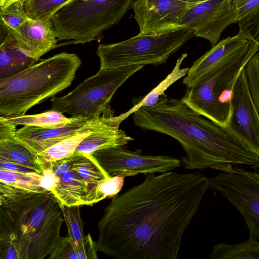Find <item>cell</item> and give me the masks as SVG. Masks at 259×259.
I'll use <instances>...</instances> for the list:
<instances>
[{
    "label": "cell",
    "mask_w": 259,
    "mask_h": 259,
    "mask_svg": "<svg viewBox=\"0 0 259 259\" xmlns=\"http://www.w3.org/2000/svg\"><path fill=\"white\" fill-rule=\"evenodd\" d=\"M208 182L199 172L148 174L105 208L97 250L117 259L178 258Z\"/></svg>",
    "instance_id": "6da1fadb"
},
{
    "label": "cell",
    "mask_w": 259,
    "mask_h": 259,
    "mask_svg": "<svg viewBox=\"0 0 259 259\" xmlns=\"http://www.w3.org/2000/svg\"><path fill=\"white\" fill-rule=\"evenodd\" d=\"M133 120L145 131L177 140L185 151L182 160L187 169L212 168L220 164L259 168V156L245 149L224 127L203 118L182 99L162 95L154 106L134 112Z\"/></svg>",
    "instance_id": "7a4b0ae2"
},
{
    "label": "cell",
    "mask_w": 259,
    "mask_h": 259,
    "mask_svg": "<svg viewBox=\"0 0 259 259\" xmlns=\"http://www.w3.org/2000/svg\"><path fill=\"white\" fill-rule=\"evenodd\" d=\"M64 219L51 191H33L0 182V240L11 242L19 259H42L60 237Z\"/></svg>",
    "instance_id": "3957f363"
},
{
    "label": "cell",
    "mask_w": 259,
    "mask_h": 259,
    "mask_svg": "<svg viewBox=\"0 0 259 259\" xmlns=\"http://www.w3.org/2000/svg\"><path fill=\"white\" fill-rule=\"evenodd\" d=\"M81 64L77 55L62 52L0 79V115L24 114L69 87Z\"/></svg>",
    "instance_id": "277c9868"
},
{
    "label": "cell",
    "mask_w": 259,
    "mask_h": 259,
    "mask_svg": "<svg viewBox=\"0 0 259 259\" xmlns=\"http://www.w3.org/2000/svg\"><path fill=\"white\" fill-rule=\"evenodd\" d=\"M258 49V45L249 40L198 84L187 88L182 100L198 114L224 127L230 115L233 87Z\"/></svg>",
    "instance_id": "5b68a950"
},
{
    "label": "cell",
    "mask_w": 259,
    "mask_h": 259,
    "mask_svg": "<svg viewBox=\"0 0 259 259\" xmlns=\"http://www.w3.org/2000/svg\"><path fill=\"white\" fill-rule=\"evenodd\" d=\"M134 2L71 0L52 16V26L59 40L72 39L75 44L89 42L118 23Z\"/></svg>",
    "instance_id": "8992f818"
},
{
    "label": "cell",
    "mask_w": 259,
    "mask_h": 259,
    "mask_svg": "<svg viewBox=\"0 0 259 259\" xmlns=\"http://www.w3.org/2000/svg\"><path fill=\"white\" fill-rule=\"evenodd\" d=\"M193 36V29L177 26L158 33H139L114 44L99 45L97 54L100 69L165 63Z\"/></svg>",
    "instance_id": "52a82bcc"
},
{
    "label": "cell",
    "mask_w": 259,
    "mask_h": 259,
    "mask_svg": "<svg viewBox=\"0 0 259 259\" xmlns=\"http://www.w3.org/2000/svg\"><path fill=\"white\" fill-rule=\"evenodd\" d=\"M144 66L100 69L68 94L53 97L51 99V110L90 120L98 118L105 111L112 113L108 110H110L109 103L116 91Z\"/></svg>",
    "instance_id": "ba28073f"
},
{
    "label": "cell",
    "mask_w": 259,
    "mask_h": 259,
    "mask_svg": "<svg viewBox=\"0 0 259 259\" xmlns=\"http://www.w3.org/2000/svg\"><path fill=\"white\" fill-rule=\"evenodd\" d=\"M233 166H213L222 172L209 179L208 189L219 192L240 212L249 236L259 240V172Z\"/></svg>",
    "instance_id": "9c48e42d"
},
{
    "label": "cell",
    "mask_w": 259,
    "mask_h": 259,
    "mask_svg": "<svg viewBox=\"0 0 259 259\" xmlns=\"http://www.w3.org/2000/svg\"><path fill=\"white\" fill-rule=\"evenodd\" d=\"M244 68L233 87L230 115L224 127L243 148L259 156V115Z\"/></svg>",
    "instance_id": "30bf717a"
},
{
    "label": "cell",
    "mask_w": 259,
    "mask_h": 259,
    "mask_svg": "<svg viewBox=\"0 0 259 259\" xmlns=\"http://www.w3.org/2000/svg\"><path fill=\"white\" fill-rule=\"evenodd\" d=\"M141 151H132L119 146L100 149L91 155L110 177L162 173L181 165L178 158L166 155H143Z\"/></svg>",
    "instance_id": "8fae6325"
},
{
    "label": "cell",
    "mask_w": 259,
    "mask_h": 259,
    "mask_svg": "<svg viewBox=\"0 0 259 259\" xmlns=\"http://www.w3.org/2000/svg\"><path fill=\"white\" fill-rule=\"evenodd\" d=\"M237 22L230 0H207L190 7L177 25L193 29L195 36L208 40L213 47L225 29Z\"/></svg>",
    "instance_id": "7c38bea8"
},
{
    "label": "cell",
    "mask_w": 259,
    "mask_h": 259,
    "mask_svg": "<svg viewBox=\"0 0 259 259\" xmlns=\"http://www.w3.org/2000/svg\"><path fill=\"white\" fill-rule=\"evenodd\" d=\"M192 6L179 0H134L132 8L139 34L158 33L177 26Z\"/></svg>",
    "instance_id": "4fadbf2b"
},
{
    "label": "cell",
    "mask_w": 259,
    "mask_h": 259,
    "mask_svg": "<svg viewBox=\"0 0 259 259\" xmlns=\"http://www.w3.org/2000/svg\"><path fill=\"white\" fill-rule=\"evenodd\" d=\"M9 31L14 36L21 51L36 61L54 49L58 40L51 18L30 19L16 30Z\"/></svg>",
    "instance_id": "5bb4252c"
},
{
    "label": "cell",
    "mask_w": 259,
    "mask_h": 259,
    "mask_svg": "<svg viewBox=\"0 0 259 259\" xmlns=\"http://www.w3.org/2000/svg\"><path fill=\"white\" fill-rule=\"evenodd\" d=\"M71 117V121L62 127L42 128L24 125L17 130L13 138L36 155L76 134L91 121L85 118Z\"/></svg>",
    "instance_id": "9a60e30c"
},
{
    "label": "cell",
    "mask_w": 259,
    "mask_h": 259,
    "mask_svg": "<svg viewBox=\"0 0 259 259\" xmlns=\"http://www.w3.org/2000/svg\"><path fill=\"white\" fill-rule=\"evenodd\" d=\"M249 40L240 32L221 40L195 60L183 80L187 88L200 82L212 69L246 44Z\"/></svg>",
    "instance_id": "2e32d148"
},
{
    "label": "cell",
    "mask_w": 259,
    "mask_h": 259,
    "mask_svg": "<svg viewBox=\"0 0 259 259\" xmlns=\"http://www.w3.org/2000/svg\"><path fill=\"white\" fill-rule=\"evenodd\" d=\"M71 156L42 165L49 166L55 175L56 185L51 191L60 203L68 206L87 205V187L71 168Z\"/></svg>",
    "instance_id": "e0dca14e"
},
{
    "label": "cell",
    "mask_w": 259,
    "mask_h": 259,
    "mask_svg": "<svg viewBox=\"0 0 259 259\" xmlns=\"http://www.w3.org/2000/svg\"><path fill=\"white\" fill-rule=\"evenodd\" d=\"M133 140L124 131L109 123L103 115L94 120L92 132L82 140L74 153L91 155L100 149L123 146Z\"/></svg>",
    "instance_id": "ac0fdd59"
},
{
    "label": "cell",
    "mask_w": 259,
    "mask_h": 259,
    "mask_svg": "<svg viewBox=\"0 0 259 259\" xmlns=\"http://www.w3.org/2000/svg\"><path fill=\"white\" fill-rule=\"evenodd\" d=\"M70 167L87 186V205L95 203L98 185L100 182L110 177L91 154L74 153L71 156Z\"/></svg>",
    "instance_id": "d6986e66"
},
{
    "label": "cell",
    "mask_w": 259,
    "mask_h": 259,
    "mask_svg": "<svg viewBox=\"0 0 259 259\" xmlns=\"http://www.w3.org/2000/svg\"><path fill=\"white\" fill-rule=\"evenodd\" d=\"M187 54H183L179 58L171 72L165 79L161 81L155 88L143 97L139 102L135 104L127 111L114 116L108 117L109 123L114 126L119 127L120 123L131 114L134 113L142 107H151L155 105L161 96L165 94V91L174 83L179 79L185 76L189 68H181V66L187 57Z\"/></svg>",
    "instance_id": "ffe728a7"
},
{
    "label": "cell",
    "mask_w": 259,
    "mask_h": 259,
    "mask_svg": "<svg viewBox=\"0 0 259 259\" xmlns=\"http://www.w3.org/2000/svg\"><path fill=\"white\" fill-rule=\"evenodd\" d=\"M1 23L0 64L1 77L4 75L10 65L13 70H16L14 66L18 67L20 71L31 64L35 60L27 56L19 49L16 40L8 28ZM2 76V77H3ZM1 77V78H2Z\"/></svg>",
    "instance_id": "44dd1931"
},
{
    "label": "cell",
    "mask_w": 259,
    "mask_h": 259,
    "mask_svg": "<svg viewBox=\"0 0 259 259\" xmlns=\"http://www.w3.org/2000/svg\"><path fill=\"white\" fill-rule=\"evenodd\" d=\"M94 119L91 120L88 125L76 134L35 155V161L38 168L47 162L62 159L73 155L82 140L92 132Z\"/></svg>",
    "instance_id": "7402d4cb"
},
{
    "label": "cell",
    "mask_w": 259,
    "mask_h": 259,
    "mask_svg": "<svg viewBox=\"0 0 259 259\" xmlns=\"http://www.w3.org/2000/svg\"><path fill=\"white\" fill-rule=\"evenodd\" d=\"M95 242L88 234L84 243L76 245L69 235L61 237L52 250L49 258L51 259H97Z\"/></svg>",
    "instance_id": "603a6c76"
},
{
    "label": "cell",
    "mask_w": 259,
    "mask_h": 259,
    "mask_svg": "<svg viewBox=\"0 0 259 259\" xmlns=\"http://www.w3.org/2000/svg\"><path fill=\"white\" fill-rule=\"evenodd\" d=\"M211 259H259V241L250 237L244 242L232 244L219 243L213 246Z\"/></svg>",
    "instance_id": "cb8c5ba5"
},
{
    "label": "cell",
    "mask_w": 259,
    "mask_h": 259,
    "mask_svg": "<svg viewBox=\"0 0 259 259\" xmlns=\"http://www.w3.org/2000/svg\"><path fill=\"white\" fill-rule=\"evenodd\" d=\"M5 118L17 126L23 125L42 128L62 127L66 125L72 119L71 117L67 118L63 113L52 110L37 114H24L12 115Z\"/></svg>",
    "instance_id": "d4e9b609"
},
{
    "label": "cell",
    "mask_w": 259,
    "mask_h": 259,
    "mask_svg": "<svg viewBox=\"0 0 259 259\" xmlns=\"http://www.w3.org/2000/svg\"><path fill=\"white\" fill-rule=\"evenodd\" d=\"M35 155L14 138L0 141V161L16 163L41 172L35 161Z\"/></svg>",
    "instance_id": "484cf974"
},
{
    "label": "cell",
    "mask_w": 259,
    "mask_h": 259,
    "mask_svg": "<svg viewBox=\"0 0 259 259\" xmlns=\"http://www.w3.org/2000/svg\"><path fill=\"white\" fill-rule=\"evenodd\" d=\"M41 175L37 172H20L0 169V182L18 188L44 190L40 186Z\"/></svg>",
    "instance_id": "4316f807"
},
{
    "label": "cell",
    "mask_w": 259,
    "mask_h": 259,
    "mask_svg": "<svg viewBox=\"0 0 259 259\" xmlns=\"http://www.w3.org/2000/svg\"><path fill=\"white\" fill-rule=\"evenodd\" d=\"M71 0H25L24 6L27 16L33 20L51 18Z\"/></svg>",
    "instance_id": "83f0119b"
},
{
    "label": "cell",
    "mask_w": 259,
    "mask_h": 259,
    "mask_svg": "<svg viewBox=\"0 0 259 259\" xmlns=\"http://www.w3.org/2000/svg\"><path fill=\"white\" fill-rule=\"evenodd\" d=\"M80 205H66L60 203L64 220L67 225L68 235L76 245L84 243L85 236L83 232L81 219Z\"/></svg>",
    "instance_id": "f1b7e54d"
},
{
    "label": "cell",
    "mask_w": 259,
    "mask_h": 259,
    "mask_svg": "<svg viewBox=\"0 0 259 259\" xmlns=\"http://www.w3.org/2000/svg\"><path fill=\"white\" fill-rule=\"evenodd\" d=\"M25 1L16 0L1 7L0 22L9 30H16L30 19L24 8Z\"/></svg>",
    "instance_id": "f546056e"
},
{
    "label": "cell",
    "mask_w": 259,
    "mask_h": 259,
    "mask_svg": "<svg viewBox=\"0 0 259 259\" xmlns=\"http://www.w3.org/2000/svg\"><path fill=\"white\" fill-rule=\"evenodd\" d=\"M244 69L250 91L259 115V53L254 54Z\"/></svg>",
    "instance_id": "4dcf8cb0"
},
{
    "label": "cell",
    "mask_w": 259,
    "mask_h": 259,
    "mask_svg": "<svg viewBox=\"0 0 259 259\" xmlns=\"http://www.w3.org/2000/svg\"><path fill=\"white\" fill-rule=\"evenodd\" d=\"M239 30L259 46V6L239 21Z\"/></svg>",
    "instance_id": "1f68e13d"
},
{
    "label": "cell",
    "mask_w": 259,
    "mask_h": 259,
    "mask_svg": "<svg viewBox=\"0 0 259 259\" xmlns=\"http://www.w3.org/2000/svg\"><path fill=\"white\" fill-rule=\"evenodd\" d=\"M124 178L120 176L109 177L100 182L96 191L95 203L107 197H113L121 190Z\"/></svg>",
    "instance_id": "d6a6232c"
},
{
    "label": "cell",
    "mask_w": 259,
    "mask_h": 259,
    "mask_svg": "<svg viewBox=\"0 0 259 259\" xmlns=\"http://www.w3.org/2000/svg\"><path fill=\"white\" fill-rule=\"evenodd\" d=\"M238 22L259 6V0H230Z\"/></svg>",
    "instance_id": "836d02e7"
},
{
    "label": "cell",
    "mask_w": 259,
    "mask_h": 259,
    "mask_svg": "<svg viewBox=\"0 0 259 259\" xmlns=\"http://www.w3.org/2000/svg\"><path fill=\"white\" fill-rule=\"evenodd\" d=\"M17 125L7 120L5 117H0V141L12 139L17 131Z\"/></svg>",
    "instance_id": "e575fe53"
},
{
    "label": "cell",
    "mask_w": 259,
    "mask_h": 259,
    "mask_svg": "<svg viewBox=\"0 0 259 259\" xmlns=\"http://www.w3.org/2000/svg\"><path fill=\"white\" fill-rule=\"evenodd\" d=\"M0 259H19L17 249L11 242L0 240Z\"/></svg>",
    "instance_id": "d590c367"
},
{
    "label": "cell",
    "mask_w": 259,
    "mask_h": 259,
    "mask_svg": "<svg viewBox=\"0 0 259 259\" xmlns=\"http://www.w3.org/2000/svg\"><path fill=\"white\" fill-rule=\"evenodd\" d=\"M0 169L20 172H37L30 167L16 163L4 161H0Z\"/></svg>",
    "instance_id": "8d00e7d4"
},
{
    "label": "cell",
    "mask_w": 259,
    "mask_h": 259,
    "mask_svg": "<svg viewBox=\"0 0 259 259\" xmlns=\"http://www.w3.org/2000/svg\"><path fill=\"white\" fill-rule=\"evenodd\" d=\"M190 5H195L207 0H179Z\"/></svg>",
    "instance_id": "74e56055"
},
{
    "label": "cell",
    "mask_w": 259,
    "mask_h": 259,
    "mask_svg": "<svg viewBox=\"0 0 259 259\" xmlns=\"http://www.w3.org/2000/svg\"><path fill=\"white\" fill-rule=\"evenodd\" d=\"M3 0H0V3L3 2Z\"/></svg>",
    "instance_id": "f35d334b"
},
{
    "label": "cell",
    "mask_w": 259,
    "mask_h": 259,
    "mask_svg": "<svg viewBox=\"0 0 259 259\" xmlns=\"http://www.w3.org/2000/svg\"><path fill=\"white\" fill-rule=\"evenodd\" d=\"M13 1H16V0H13Z\"/></svg>",
    "instance_id": "ab89813d"
}]
</instances>
